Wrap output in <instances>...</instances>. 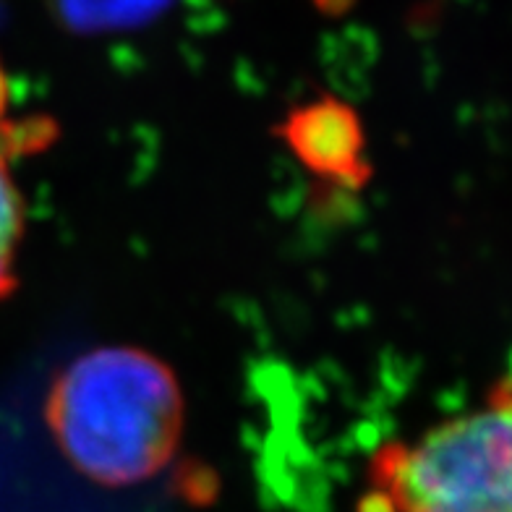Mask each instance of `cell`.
I'll list each match as a JSON object with an SVG mask.
<instances>
[{
    "label": "cell",
    "instance_id": "cell-3",
    "mask_svg": "<svg viewBox=\"0 0 512 512\" xmlns=\"http://www.w3.org/2000/svg\"><path fill=\"white\" fill-rule=\"evenodd\" d=\"M275 134L314 176L340 189L358 191L371 181L366 160V131L361 115L332 95L296 105Z\"/></svg>",
    "mask_w": 512,
    "mask_h": 512
},
{
    "label": "cell",
    "instance_id": "cell-2",
    "mask_svg": "<svg viewBox=\"0 0 512 512\" xmlns=\"http://www.w3.org/2000/svg\"><path fill=\"white\" fill-rule=\"evenodd\" d=\"M371 486L398 512H512V361L481 411L445 421L416 447H379Z\"/></svg>",
    "mask_w": 512,
    "mask_h": 512
},
{
    "label": "cell",
    "instance_id": "cell-8",
    "mask_svg": "<svg viewBox=\"0 0 512 512\" xmlns=\"http://www.w3.org/2000/svg\"><path fill=\"white\" fill-rule=\"evenodd\" d=\"M311 3L324 16H343L356 6V0H311Z\"/></svg>",
    "mask_w": 512,
    "mask_h": 512
},
{
    "label": "cell",
    "instance_id": "cell-1",
    "mask_svg": "<svg viewBox=\"0 0 512 512\" xmlns=\"http://www.w3.org/2000/svg\"><path fill=\"white\" fill-rule=\"evenodd\" d=\"M181 384L155 353L110 345L55 374L45 421L66 460L100 486H134L168 468L183 434Z\"/></svg>",
    "mask_w": 512,
    "mask_h": 512
},
{
    "label": "cell",
    "instance_id": "cell-9",
    "mask_svg": "<svg viewBox=\"0 0 512 512\" xmlns=\"http://www.w3.org/2000/svg\"><path fill=\"white\" fill-rule=\"evenodd\" d=\"M8 108V76L3 71V63H0V121H3V115H6Z\"/></svg>",
    "mask_w": 512,
    "mask_h": 512
},
{
    "label": "cell",
    "instance_id": "cell-4",
    "mask_svg": "<svg viewBox=\"0 0 512 512\" xmlns=\"http://www.w3.org/2000/svg\"><path fill=\"white\" fill-rule=\"evenodd\" d=\"M173 0H53V11L68 32L102 34L139 29L155 21Z\"/></svg>",
    "mask_w": 512,
    "mask_h": 512
},
{
    "label": "cell",
    "instance_id": "cell-5",
    "mask_svg": "<svg viewBox=\"0 0 512 512\" xmlns=\"http://www.w3.org/2000/svg\"><path fill=\"white\" fill-rule=\"evenodd\" d=\"M8 162L11 160L0 149V301L14 296L16 288H19L16 256H19V246L24 241V225H27L24 196L16 189Z\"/></svg>",
    "mask_w": 512,
    "mask_h": 512
},
{
    "label": "cell",
    "instance_id": "cell-6",
    "mask_svg": "<svg viewBox=\"0 0 512 512\" xmlns=\"http://www.w3.org/2000/svg\"><path fill=\"white\" fill-rule=\"evenodd\" d=\"M58 136H61V123L53 115L37 113L21 121H0V149L6 152L8 160L42 155L58 142Z\"/></svg>",
    "mask_w": 512,
    "mask_h": 512
},
{
    "label": "cell",
    "instance_id": "cell-7",
    "mask_svg": "<svg viewBox=\"0 0 512 512\" xmlns=\"http://www.w3.org/2000/svg\"><path fill=\"white\" fill-rule=\"evenodd\" d=\"M173 489L194 505H209L220 494V479L215 468L204 460L183 458L173 468Z\"/></svg>",
    "mask_w": 512,
    "mask_h": 512
}]
</instances>
